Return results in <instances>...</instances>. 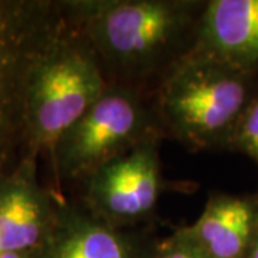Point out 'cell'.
I'll list each match as a JSON object with an SVG mask.
<instances>
[{"mask_svg":"<svg viewBox=\"0 0 258 258\" xmlns=\"http://www.w3.org/2000/svg\"><path fill=\"white\" fill-rule=\"evenodd\" d=\"M66 19L89 43L102 69L122 79L168 71L189 52L205 3L192 0L60 2Z\"/></svg>","mask_w":258,"mask_h":258,"instance_id":"1","label":"cell"},{"mask_svg":"<svg viewBox=\"0 0 258 258\" xmlns=\"http://www.w3.org/2000/svg\"><path fill=\"white\" fill-rule=\"evenodd\" d=\"M63 10V9H62ZM109 82L85 37L63 13L29 76L26 152H52L59 138L95 102Z\"/></svg>","mask_w":258,"mask_h":258,"instance_id":"2","label":"cell"},{"mask_svg":"<svg viewBox=\"0 0 258 258\" xmlns=\"http://www.w3.org/2000/svg\"><path fill=\"white\" fill-rule=\"evenodd\" d=\"M248 76L192 47L165 72L158 96L159 115L192 148L230 144L254 99Z\"/></svg>","mask_w":258,"mask_h":258,"instance_id":"3","label":"cell"},{"mask_svg":"<svg viewBox=\"0 0 258 258\" xmlns=\"http://www.w3.org/2000/svg\"><path fill=\"white\" fill-rule=\"evenodd\" d=\"M62 20L60 2L0 0V178L26 152L29 76Z\"/></svg>","mask_w":258,"mask_h":258,"instance_id":"4","label":"cell"},{"mask_svg":"<svg viewBox=\"0 0 258 258\" xmlns=\"http://www.w3.org/2000/svg\"><path fill=\"white\" fill-rule=\"evenodd\" d=\"M155 134L152 113L137 91L109 83L91 109L59 138L50 155L62 179H86Z\"/></svg>","mask_w":258,"mask_h":258,"instance_id":"5","label":"cell"},{"mask_svg":"<svg viewBox=\"0 0 258 258\" xmlns=\"http://www.w3.org/2000/svg\"><path fill=\"white\" fill-rule=\"evenodd\" d=\"M88 210L113 227L154 211L161 194L157 134L103 164L85 179Z\"/></svg>","mask_w":258,"mask_h":258,"instance_id":"6","label":"cell"},{"mask_svg":"<svg viewBox=\"0 0 258 258\" xmlns=\"http://www.w3.org/2000/svg\"><path fill=\"white\" fill-rule=\"evenodd\" d=\"M37 155H25L0 178V249L32 254L50 232L59 198L40 184Z\"/></svg>","mask_w":258,"mask_h":258,"instance_id":"7","label":"cell"},{"mask_svg":"<svg viewBox=\"0 0 258 258\" xmlns=\"http://www.w3.org/2000/svg\"><path fill=\"white\" fill-rule=\"evenodd\" d=\"M194 47L242 74L258 71V0H211Z\"/></svg>","mask_w":258,"mask_h":258,"instance_id":"8","label":"cell"},{"mask_svg":"<svg viewBox=\"0 0 258 258\" xmlns=\"http://www.w3.org/2000/svg\"><path fill=\"white\" fill-rule=\"evenodd\" d=\"M30 258H139V247L89 210L59 200L53 227Z\"/></svg>","mask_w":258,"mask_h":258,"instance_id":"9","label":"cell"},{"mask_svg":"<svg viewBox=\"0 0 258 258\" xmlns=\"http://www.w3.org/2000/svg\"><path fill=\"white\" fill-rule=\"evenodd\" d=\"M258 231V198L218 194L191 225L176 231L207 258H245Z\"/></svg>","mask_w":258,"mask_h":258,"instance_id":"10","label":"cell"},{"mask_svg":"<svg viewBox=\"0 0 258 258\" xmlns=\"http://www.w3.org/2000/svg\"><path fill=\"white\" fill-rule=\"evenodd\" d=\"M230 144L248 155L258 166V96L251 101L242 113L232 132Z\"/></svg>","mask_w":258,"mask_h":258,"instance_id":"11","label":"cell"},{"mask_svg":"<svg viewBox=\"0 0 258 258\" xmlns=\"http://www.w3.org/2000/svg\"><path fill=\"white\" fill-rule=\"evenodd\" d=\"M154 258H207L181 235L174 234L158 248Z\"/></svg>","mask_w":258,"mask_h":258,"instance_id":"12","label":"cell"},{"mask_svg":"<svg viewBox=\"0 0 258 258\" xmlns=\"http://www.w3.org/2000/svg\"><path fill=\"white\" fill-rule=\"evenodd\" d=\"M245 258H258V231L257 234H255V238L252 241V244H251V247H249L248 252H247V255Z\"/></svg>","mask_w":258,"mask_h":258,"instance_id":"13","label":"cell"},{"mask_svg":"<svg viewBox=\"0 0 258 258\" xmlns=\"http://www.w3.org/2000/svg\"><path fill=\"white\" fill-rule=\"evenodd\" d=\"M0 258H30L28 252H2Z\"/></svg>","mask_w":258,"mask_h":258,"instance_id":"14","label":"cell"},{"mask_svg":"<svg viewBox=\"0 0 258 258\" xmlns=\"http://www.w3.org/2000/svg\"><path fill=\"white\" fill-rule=\"evenodd\" d=\"M0 254H2V249H0Z\"/></svg>","mask_w":258,"mask_h":258,"instance_id":"15","label":"cell"}]
</instances>
